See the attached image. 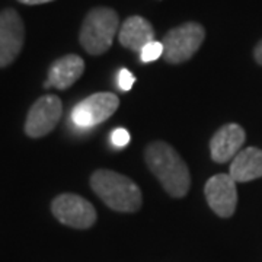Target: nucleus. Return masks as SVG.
<instances>
[{
    "mask_svg": "<svg viewBox=\"0 0 262 262\" xmlns=\"http://www.w3.org/2000/svg\"><path fill=\"white\" fill-rule=\"evenodd\" d=\"M144 159L149 170L163 189L173 198H182L191 187V175L185 160L165 141H153L146 147Z\"/></svg>",
    "mask_w": 262,
    "mask_h": 262,
    "instance_id": "obj_1",
    "label": "nucleus"
},
{
    "mask_svg": "<svg viewBox=\"0 0 262 262\" xmlns=\"http://www.w3.org/2000/svg\"><path fill=\"white\" fill-rule=\"evenodd\" d=\"M91 187L110 208L120 213H136L143 204L139 185L118 172L98 169L91 177Z\"/></svg>",
    "mask_w": 262,
    "mask_h": 262,
    "instance_id": "obj_2",
    "label": "nucleus"
},
{
    "mask_svg": "<svg viewBox=\"0 0 262 262\" xmlns=\"http://www.w3.org/2000/svg\"><path fill=\"white\" fill-rule=\"evenodd\" d=\"M120 27L117 12L111 8H95L83 19L80 28V44L92 56L106 53Z\"/></svg>",
    "mask_w": 262,
    "mask_h": 262,
    "instance_id": "obj_3",
    "label": "nucleus"
},
{
    "mask_svg": "<svg viewBox=\"0 0 262 262\" xmlns=\"http://www.w3.org/2000/svg\"><path fill=\"white\" fill-rule=\"evenodd\" d=\"M206 38V29L196 22H187L168 31L162 39L165 61L179 64L189 60L200 50Z\"/></svg>",
    "mask_w": 262,
    "mask_h": 262,
    "instance_id": "obj_4",
    "label": "nucleus"
},
{
    "mask_svg": "<svg viewBox=\"0 0 262 262\" xmlns=\"http://www.w3.org/2000/svg\"><path fill=\"white\" fill-rule=\"evenodd\" d=\"M51 211L57 220L73 229H89L96 223V210L83 196L61 194L51 203Z\"/></svg>",
    "mask_w": 262,
    "mask_h": 262,
    "instance_id": "obj_5",
    "label": "nucleus"
},
{
    "mask_svg": "<svg viewBox=\"0 0 262 262\" xmlns=\"http://www.w3.org/2000/svg\"><path fill=\"white\" fill-rule=\"evenodd\" d=\"M120 99L111 92H98L84 98L72 111V121L79 128H91L111 118L118 110Z\"/></svg>",
    "mask_w": 262,
    "mask_h": 262,
    "instance_id": "obj_6",
    "label": "nucleus"
},
{
    "mask_svg": "<svg viewBox=\"0 0 262 262\" xmlns=\"http://www.w3.org/2000/svg\"><path fill=\"white\" fill-rule=\"evenodd\" d=\"M63 114L61 99L56 95L41 96L29 110L25 133L31 139H39L54 130Z\"/></svg>",
    "mask_w": 262,
    "mask_h": 262,
    "instance_id": "obj_7",
    "label": "nucleus"
},
{
    "mask_svg": "<svg viewBox=\"0 0 262 262\" xmlns=\"http://www.w3.org/2000/svg\"><path fill=\"white\" fill-rule=\"evenodd\" d=\"M25 41L24 20L15 9L0 12V69L12 64Z\"/></svg>",
    "mask_w": 262,
    "mask_h": 262,
    "instance_id": "obj_8",
    "label": "nucleus"
},
{
    "mask_svg": "<svg viewBox=\"0 0 262 262\" xmlns=\"http://www.w3.org/2000/svg\"><path fill=\"white\" fill-rule=\"evenodd\" d=\"M204 194L210 208L219 217L229 219L233 215L237 206V189L236 181L229 173L211 177L206 182Z\"/></svg>",
    "mask_w": 262,
    "mask_h": 262,
    "instance_id": "obj_9",
    "label": "nucleus"
},
{
    "mask_svg": "<svg viewBox=\"0 0 262 262\" xmlns=\"http://www.w3.org/2000/svg\"><path fill=\"white\" fill-rule=\"evenodd\" d=\"M246 140V133L239 124H226L215 131L210 141L211 159L217 163H226L241 151Z\"/></svg>",
    "mask_w": 262,
    "mask_h": 262,
    "instance_id": "obj_10",
    "label": "nucleus"
},
{
    "mask_svg": "<svg viewBox=\"0 0 262 262\" xmlns=\"http://www.w3.org/2000/svg\"><path fill=\"white\" fill-rule=\"evenodd\" d=\"M83 72V58L77 54H67L51 64L44 88H57L60 91L69 89L80 79Z\"/></svg>",
    "mask_w": 262,
    "mask_h": 262,
    "instance_id": "obj_11",
    "label": "nucleus"
},
{
    "mask_svg": "<svg viewBox=\"0 0 262 262\" xmlns=\"http://www.w3.org/2000/svg\"><path fill=\"white\" fill-rule=\"evenodd\" d=\"M118 38L122 47L140 53L149 42L155 41V29L147 19L130 16L121 25Z\"/></svg>",
    "mask_w": 262,
    "mask_h": 262,
    "instance_id": "obj_12",
    "label": "nucleus"
},
{
    "mask_svg": "<svg viewBox=\"0 0 262 262\" xmlns=\"http://www.w3.org/2000/svg\"><path fill=\"white\" fill-rule=\"evenodd\" d=\"M229 175L236 182H249L262 178V150L258 147L241 150L230 163Z\"/></svg>",
    "mask_w": 262,
    "mask_h": 262,
    "instance_id": "obj_13",
    "label": "nucleus"
},
{
    "mask_svg": "<svg viewBox=\"0 0 262 262\" xmlns=\"http://www.w3.org/2000/svg\"><path fill=\"white\" fill-rule=\"evenodd\" d=\"M163 56V44L159 41H151L140 51V60L143 63H151Z\"/></svg>",
    "mask_w": 262,
    "mask_h": 262,
    "instance_id": "obj_14",
    "label": "nucleus"
},
{
    "mask_svg": "<svg viewBox=\"0 0 262 262\" xmlns=\"http://www.w3.org/2000/svg\"><path fill=\"white\" fill-rule=\"evenodd\" d=\"M131 140V136L125 128H115L111 133V141L115 147H125Z\"/></svg>",
    "mask_w": 262,
    "mask_h": 262,
    "instance_id": "obj_15",
    "label": "nucleus"
},
{
    "mask_svg": "<svg viewBox=\"0 0 262 262\" xmlns=\"http://www.w3.org/2000/svg\"><path fill=\"white\" fill-rule=\"evenodd\" d=\"M134 82H136V77H134V75L131 73L130 70L121 69V72L118 75V88L121 89L122 92H128L133 88Z\"/></svg>",
    "mask_w": 262,
    "mask_h": 262,
    "instance_id": "obj_16",
    "label": "nucleus"
},
{
    "mask_svg": "<svg viewBox=\"0 0 262 262\" xmlns=\"http://www.w3.org/2000/svg\"><path fill=\"white\" fill-rule=\"evenodd\" d=\"M253 57H255V61L262 66V39L256 44V47L253 50Z\"/></svg>",
    "mask_w": 262,
    "mask_h": 262,
    "instance_id": "obj_17",
    "label": "nucleus"
},
{
    "mask_svg": "<svg viewBox=\"0 0 262 262\" xmlns=\"http://www.w3.org/2000/svg\"><path fill=\"white\" fill-rule=\"evenodd\" d=\"M19 3H24V5H42V3H48V2H53V0H18Z\"/></svg>",
    "mask_w": 262,
    "mask_h": 262,
    "instance_id": "obj_18",
    "label": "nucleus"
}]
</instances>
